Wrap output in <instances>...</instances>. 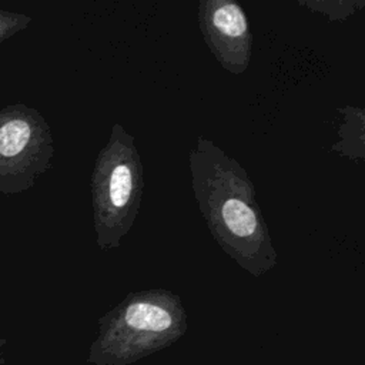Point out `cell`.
Instances as JSON below:
<instances>
[{
    "label": "cell",
    "instance_id": "6da1fadb",
    "mask_svg": "<svg viewBox=\"0 0 365 365\" xmlns=\"http://www.w3.org/2000/svg\"><path fill=\"white\" fill-rule=\"evenodd\" d=\"M188 164L194 198L217 244L248 274L271 271L278 255L247 170L201 135Z\"/></svg>",
    "mask_w": 365,
    "mask_h": 365
},
{
    "label": "cell",
    "instance_id": "7a4b0ae2",
    "mask_svg": "<svg viewBox=\"0 0 365 365\" xmlns=\"http://www.w3.org/2000/svg\"><path fill=\"white\" fill-rule=\"evenodd\" d=\"M187 328V311L178 294L164 288L133 291L98 318L87 362L131 365L171 346Z\"/></svg>",
    "mask_w": 365,
    "mask_h": 365
},
{
    "label": "cell",
    "instance_id": "3957f363",
    "mask_svg": "<svg viewBox=\"0 0 365 365\" xmlns=\"http://www.w3.org/2000/svg\"><path fill=\"white\" fill-rule=\"evenodd\" d=\"M91 205L100 250H115L133 228L144 191V174L135 138L114 123L91 173Z\"/></svg>",
    "mask_w": 365,
    "mask_h": 365
},
{
    "label": "cell",
    "instance_id": "277c9868",
    "mask_svg": "<svg viewBox=\"0 0 365 365\" xmlns=\"http://www.w3.org/2000/svg\"><path fill=\"white\" fill-rule=\"evenodd\" d=\"M53 155L50 125L36 108L23 103L0 108V192L30 190Z\"/></svg>",
    "mask_w": 365,
    "mask_h": 365
},
{
    "label": "cell",
    "instance_id": "5b68a950",
    "mask_svg": "<svg viewBox=\"0 0 365 365\" xmlns=\"http://www.w3.org/2000/svg\"><path fill=\"white\" fill-rule=\"evenodd\" d=\"M202 38L224 70L242 74L251 61L252 33L238 0H198Z\"/></svg>",
    "mask_w": 365,
    "mask_h": 365
},
{
    "label": "cell",
    "instance_id": "8992f818",
    "mask_svg": "<svg viewBox=\"0 0 365 365\" xmlns=\"http://www.w3.org/2000/svg\"><path fill=\"white\" fill-rule=\"evenodd\" d=\"M338 128V141L331 147L341 157L361 161L365 158V111L359 107L345 106Z\"/></svg>",
    "mask_w": 365,
    "mask_h": 365
},
{
    "label": "cell",
    "instance_id": "52a82bcc",
    "mask_svg": "<svg viewBox=\"0 0 365 365\" xmlns=\"http://www.w3.org/2000/svg\"><path fill=\"white\" fill-rule=\"evenodd\" d=\"M299 6L325 16L329 21H346L365 7V0H297Z\"/></svg>",
    "mask_w": 365,
    "mask_h": 365
},
{
    "label": "cell",
    "instance_id": "ba28073f",
    "mask_svg": "<svg viewBox=\"0 0 365 365\" xmlns=\"http://www.w3.org/2000/svg\"><path fill=\"white\" fill-rule=\"evenodd\" d=\"M31 23V17L23 13H13L0 9V43L13 34L24 30Z\"/></svg>",
    "mask_w": 365,
    "mask_h": 365
},
{
    "label": "cell",
    "instance_id": "9c48e42d",
    "mask_svg": "<svg viewBox=\"0 0 365 365\" xmlns=\"http://www.w3.org/2000/svg\"><path fill=\"white\" fill-rule=\"evenodd\" d=\"M1 344H3V341H1V339H0V345H1Z\"/></svg>",
    "mask_w": 365,
    "mask_h": 365
}]
</instances>
